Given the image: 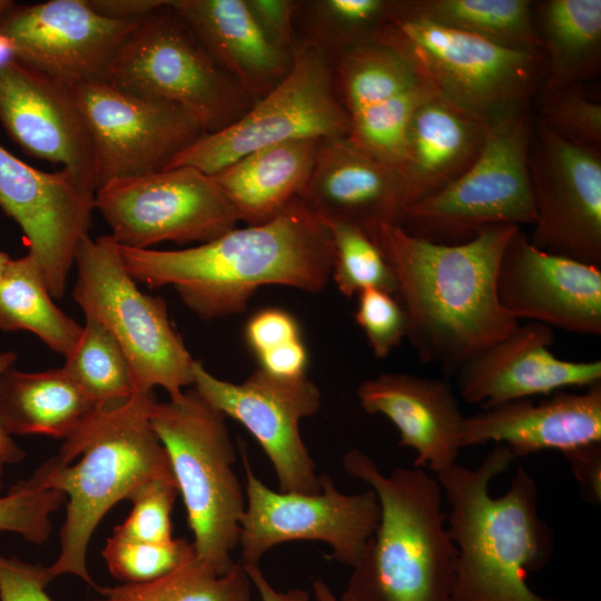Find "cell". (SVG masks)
I'll use <instances>...</instances> for the list:
<instances>
[{"instance_id": "cell-1", "label": "cell", "mask_w": 601, "mask_h": 601, "mask_svg": "<svg viewBox=\"0 0 601 601\" xmlns=\"http://www.w3.org/2000/svg\"><path fill=\"white\" fill-rule=\"evenodd\" d=\"M515 225L484 227L460 244H439L382 225L371 238L396 280L406 338L422 363L455 375L520 324L500 304L496 272Z\"/></svg>"}, {"instance_id": "cell-2", "label": "cell", "mask_w": 601, "mask_h": 601, "mask_svg": "<svg viewBox=\"0 0 601 601\" xmlns=\"http://www.w3.org/2000/svg\"><path fill=\"white\" fill-rule=\"evenodd\" d=\"M118 249L137 283L173 286L205 321L243 313L264 285L318 293L332 277L334 262L327 228L299 198L270 221L235 227L197 246L158 250L118 245Z\"/></svg>"}, {"instance_id": "cell-3", "label": "cell", "mask_w": 601, "mask_h": 601, "mask_svg": "<svg viewBox=\"0 0 601 601\" xmlns=\"http://www.w3.org/2000/svg\"><path fill=\"white\" fill-rule=\"evenodd\" d=\"M157 402L154 391H137L121 403L98 408L56 455L26 479L36 487L66 496L60 552L47 566L52 579L72 574L97 589L87 552L99 522L144 483L175 481L167 452L150 423Z\"/></svg>"}, {"instance_id": "cell-4", "label": "cell", "mask_w": 601, "mask_h": 601, "mask_svg": "<svg viewBox=\"0 0 601 601\" xmlns=\"http://www.w3.org/2000/svg\"><path fill=\"white\" fill-rule=\"evenodd\" d=\"M514 459L496 445L476 469L455 464L437 474L450 503L449 534L456 546V601H566L543 598L526 583L553 553L552 530L538 514L534 480L519 467L506 493L492 497V480Z\"/></svg>"}, {"instance_id": "cell-5", "label": "cell", "mask_w": 601, "mask_h": 601, "mask_svg": "<svg viewBox=\"0 0 601 601\" xmlns=\"http://www.w3.org/2000/svg\"><path fill=\"white\" fill-rule=\"evenodd\" d=\"M343 466L376 494L377 529L352 568L345 601H456V546L442 511V487L421 469L390 474L359 450L343 456Z\"/></svg>"}, {"instance_id": "cell-6", "label": "cell", "mask_w": 601, "mask_h": 601, "mask_svg": "<svg viewBox=\"0 0 601 601\" xmlns=\"http://www.w3.org/2000/svg\"><path fill=\"white\" fill-rule=\"evenodd\" d=\"M376 40L407 57L434 91L490 126L530 109L545 76L543 51L450 28L391 0Z\"/></svg>"}, {"instance_id": "cell-7", "label": "cell", "mask_w": 601, "mask_h": 601, "mask_svg": "<svg viewBox=\"0 0 601 601\" xmlns=\"http://www.w3.org/2000/svg\"><path fill=\"white\" fill-rule=\"evenodd\" d=\"M151 426L165 447L199 560L219 575L235 565L246 497L234 464L236 450L226 416L196 390L157 402Z\"/></svg>"}, {"instance_id": "cell-8", "label": "cell", "mask_w": 601, "mask_h": 601, "mask_svg": "<svg viewBox=\"0 0 601 601\" xmlns=\"http://www.w3.org/2000/svg\"><path fill=\"white\" fill-rule=\"evenodd\" d=\"M75 302L86 317L105 326L134 371L138 391L162 387L169 398L194 384L195 359L173 326L166 302L138 288L110 235L78 242L73 256Z\"/></svg>"}, {"instance_id": "cell-9", "label": "cell", "mask_w": 601, "mask_h": 601, "mask_svg": "<svg viewBox=\"0 0 601 601\" xmlns=\"http://www.w3.org/2000/svg\"><path fill=\"white\" fill-rule=\"evenodd\" d=\"M106 80L180 106L206 134L234 124L257 101L219 66L170 0L139 21Z\"/></svg>"}, {"instance_id": "cell-10", "label": "cell", "mask_w": 601, "mask_h": 601, "mask_svg": "<svg viewBox=\"0 0 601 601\" xmlns=\"http://www.w3.org/2000/svg\"><path fill=\"white\" fill-rule=\"evenodd\" d=\"M530 109L490 126L470 168L437 194L408 206L401 227L439 244H460L494 225H534L528 156Z\"/></svg>"}, {"instance_id": "cell-11", "label": "cell", "mask_w": 601, "mask_h": 601, "mask_svg": "<svg viewBox=\"0 0 601 601\" xmlns=\"http://www.w3.org/2000/svg\"><path fill=\"white\" fill-rule=\"evenodd\" d=\"M349 130L331 57L308 42L297 41L289 72L269 93L234 124L205 134L177 155L167 169L188 166L210 176L267 146L348 137Z\"/></svg>"}, {"instance_id": "cell-12", "label": "cell", "mask_w": 601, "mask_h": 601, "mask_svg": "<svg viewBox=\"0 0 601 601\" xmlns=\"http://www.w3.org/2000/svg\"><path fill=\"white\" fill-rule=\"evenodd\" d=\"M245 473L246 506L240 520L238 545L244 565L259 564L273 546L292 541L329 544V558L354 568L373 538L381 516L376 494L338 491L327 474H321L317 494L274 491L254 473L240 449Z\"/></svg>"}, {"instance_id": "cell-13", "label": "cell", "mask_w": 601, "mask_h": 601, "mask_svg": "<svg viewBox=\"0 0 601 601\" xmlns=\"http://www.w3.org/2000/svg\"><path fill=\"white\" fill-rule=\"evenodd\" d=\"M93 205L114 240L137 249L207 243L239 221L211 176L188 166L111 181L95 193Z\"/></svg>"}, {"instance_id": "cell-14", "label": "cell", "mask_w": 601, "mask_h": 601, "mask_svg": "<svg viewBox=\"0 0 601 601\" xmlns=\"http://www.w3.org/2000/svg\"><path fill=\"white\" fill-rule=\"evenodd\" d=\"M70 88L92 142L96 191L167 169L206 134L180 106L130 93L106 79Z\"/></svg>"}, {"instance_id": "cell-15", "label": "cell", "mask_w": 601, "mask_h": 601, "mask_svg": "<svg viewBox=\"0 0 601 601\" xmlns=\"http://www.w3.org/2000/svg\"><path fill=\"white\" fill-rule=\"evenodd\" d=\"M536 219L531 244L601 265V148L571 144L535 119L528 156Z\"/></svg>"}, {"instance_id": "cell-16", "label": "cell", "mask_w": 601, "mask_h": 601, "mask_svg": "<svg viewBox=\"0 0 601 601\" xmlns=\"http://www.w3.org/2000/svg\"><path fill=\"white\" fill-rule=\"evenodd\" d=\"M193 375L195 390L259 443L274 467L279 491H322L315 462L299 432L300 421L314 415L322 401L318 386L306 374L283 378L258 368L236 384L214 376L195 361Z\"/></svg>"}, {"instance_id": "cell-17", "label": "cell", "mask_w": 601, "mask_h": 601, "mask_svg": "<svg viewBox=\"0 0 601 601\" xmlns=\"http://www.w3.org/2000/svg\"><path fill=\"white\" fill-rule=\"evenodd\" d=\"M139 21L105 18L87 0L12 2L0 16V32L12 41L16 60L72 87L107 79L115 56Z\"/></svg>"}, {"instance_id": "cell-18", "label": "cell", "mask_w": 601, "mask_h": 601, "mask_svg": "<svg viewBox=\"0 0 601 601\" xmlns=\"http://www.w3.org/2000/svg\"><path fill=\"white\" fill-rule=\"evenodd\" d=\"M95 191L68 170L42 171L0 145V207L20 226L52 298H62Z\"/></svg>"}, {"instance_id": "cell-19", "label": "cell", "mask_w": 601, "mask_h": 601, "mask_svg": "<svg viewBox=\"0 0 601 601\" xmlns=\"http://www.w3.org/2000/svg\"><path fill=\"white\" fill-rule=\"evenodd\" d=\"M495 284L501 306L518 321L601 334V268L544 252L520 228L502 253Z\"/></svg>"}, {"instance_id": "cell-20", "label": "cell", "mask_w": 601, "mask_h": 601, "mask_svg": "<svg viewBox=\"0 0 601 601\" xmlns=\"http://www.w3.org/2000/svg\"><path fill=\"white\" fill-rule=\"evenodd\" d=\"M0 122L27 154L62 165L96 193L92 142L69 86L11 61L0 68Z\"/></svg>"}, {"instance_id": "cell-21", "label": "cell", "mask_w": 601, "mask_h": 601, "mask_svg": "<svg viewBox=\"0 0 601 601\" xmlns=\"http://www.w3.org/2000/svg\"><path fill=\"white\" fill-rule=\"evenodd\" d=\"M553 329L529 322L463 364L455 373L456 387L469 404L482 408L550 395L569 387L601 382V362H573L550 351Z\"/></svg>"}, {"instance_id": "cell-22", "label": "cell", "mask_w": 601, "mask_h": 601, "mask_svg": "<svg viewBox=\"0 0 601 601\" xmlns=\"http://www.w3.org/2000/svg\"><path fill=\"white\" fill-rule=\"evenodd\" d=\"M321 219L357 226L370 237L382 225H401L408 206L401 168L382 161L347 137L321 139L298 197Z\"/></svg>"}, {"instance_id": "cell-23", "label": "cell", "mask_w": 601, "mask_h": 601, "mask_svg": "<svg viewBox=\"0 0 601 601\" xmlns=\"http://www.w3.org/2000/svg\"><path fill=\"white\" fill-rule=\"evenodd\" d=\"M534 403L508 402L464 417L461 446L496 442L515 456L558 450L563 454L601 443V382L583 393L554 392Z\"/></svg>"}, {"instance_id": "cell-24", "label": "cell", "mask_w": 601, "mask_h": 601, "mask_svg": "<svg viewBox=\"0 0 601 601\" xmlns=\"http://www.w3.org/2000/svg\"><path fill=\"white\" fill-rule=\"evenodd\" d=\"M363 410L387 417L400 446L415 452L414 465L436 474L457 464L464 417L447 378L386 372L357 387Z\"/></svg>"}, {"instance_id": "cell-25", "label": "cell", "mask_w": 601, "mask_h": 601, "mask_svg": "<svg viewBox=\"0 0 601 601\" xmlns=\"http://www.w3.org/2000/svg\"><path fill=\"white\" fill-rule=\"evenodd\" d=\"M337 95L352 129H371L410 119L435 93L414 63L377 40L331 57Z\"/></svg>"}, {"instance_id": "cell-26", "label": "cell", "mask_w": 601, "mask_h": 601, "mask_svg": "<svg viewBox=\"0 0 601 601\" xmlns=\"http://www.w3.org/2000/svg\"><path fill=\"white\" fill-rule=\"evenodd\" d=\"M170 6L255 100L269 93L289 72L293 51L266 36L245 0H170Z\"/></svg>"}, {"instance_id": "cell-27", "label": "cell", "mask_w": 601, "mask_h": 601, "mask_svg": "<svg viewBox=\"0 0 601 601\" xmlns=\"http://www.w3.org/2000/svg\"><path fill=\"white\" fill-rule=\"evenodd\" d=\"M489 129L479 116L446 98L437 93L427 98L410 121L400 167L408 206L463 175L480 155Z\"/></svg>"}, {"instance_id": "cell-28", "label": "cell", "mask_w": 601, "mask_h": 601, "mask_svg": "<svg viewBox=\"0 0 601 601\" xmlns=\"http://www.w3.org/2000/svg\"><path fill=\"white\" fill-rule=\"evenodd\" d=\"M318 142V139H297L267 146L210 176L239 221L265 224L299 197Z\"/></svg>"}, {"instance_id": "cell-29", "label": "cell", "mask_w": 601, "mask_h": 601, "mask_svg": "<svg viewBox=\"0 0 601 601\" xmlns=\"http://www.w3.org/2000/svg\"><path fill=\"white\" fill-rule=\"evenodd\" d=\"M99 407L63 367L22 372L0 378V422L10 435L71 436Z\"/></svg>"}, {"instance_id": "cell-30", "label": "cell", "mask_w": 601, "mask_h": 601, "mask_svg": "<svg viewBox=\"0 0 601 601\" xmlns=\"http://www.w3.org/2000/svg\"><path fill=\"white\" fill-rule=\"evenodd\" d=\"M546 71L540 89L595 77L601 67V0L533 2Z\"/></svg>"}, {"instance_id": "cell-31", "label": "cell", "mask_w": 601, "mask_h": 601, "mask_svg": "<svg viewBox=\"0 0 601 601\" xmlns=\"http://www.w3.org/2000/svg\"><path fill=\"white\" fill-rule=\"evenodd\" d=\"M0 329L31 332L67 357L76 348L83 325L56 306L36 259L27 253L10 259L0 276Z\"/></svg>"}, {"instance_id": "cell-32", "label": "cell", "mask_w": 601, "mask_h": 601, "mask_svg": "<svg viewBox=\"0 0 601 601\" xmlns=\"http://www.w3.org/2000/svg\"><path fill=\"white\" fill-rule=\"evenodd\" d=\"M433 22L513 48L543 51L529 0H403Z\"/></svg>"}, {"instance_id": "cell-33", "label": "cell", "mask_w": 601, "mask_h": 601, "mask_svg": "<svg viewBox=\"0 0 601 601\" xmlns=\"http://www.w3.org/2000/svg\"><path fill=\"white\" fill-rule=\"evenodd\" d=\"M252 587L240 561L219 575L197 558L190 545L168 574L148 583L97 587L100 597L92 601H250Z\"/></svg>"}, {"instance_id": "cell-34", "label": "cell", "mask_w": 601, "mask_h": 601, "mask_svg": "<svg viewBox=\"0 0 601 601\" xmlns=\"http://www.w3.org/2000/svg\"><path fill=\"white\" fill-rule=\"evenodd\" d=\"M391 0H296L297 41L308 42L329 57L375 41Z\"/></svg>"}, {"instance_id": "cell-35", "label": "cell", "mask_w": 601, "mask_h": 601, "mask_svg": "<svg viewBox=\"0 0 601 601\" xmlns=\"http://www.w3.org/2000/svg\"><path fill=\"white\" fill-rule=\"evenodd\" d=\"M62 367L99 408L121 403L138 391L122 348L91 317H86L82 335Z\"/></svg>"}, {"instance_id": "cell-36", "label": "cell", "mask_w": 601, "mask_h": 601, "mask_svg": "<svg viewBox=\"0 0 601 601\" xmlns=\"http://www.w3.org/2000/svg\"><path fill=\"white\" fill-rule=\"evenodd\" d=\"M318 219L329 233L334 247L332 277L344 296L352 297L367 288L395 295L393 272L380 247L365 231L348 223Z\"/></svg>"}, {"instance_id": "cell-37", "label": "cell", "mask_w": 601, "mask_h": 601, "mask_svg": "<svg viewBox=\"0 0 601 601\" xmlns=\"http://www.w3.org/2000/svg\"><path fill=\"white\" fill-rule=\"evenodd\" d=\"M533 104L536 120L560 138L579 146L601 148V105L588 97L583 83L539 89Z\"/></svg>"}, {"instance_id": "cell-38", "label": "cell", "mask_w": 601, "mask_h": 601, "mask_svg": "<svg viewBox=\"0 0 601 601\" xmlns=\"http://www.w3.org/2000/svg\"><path fill=\"white\" fill-rule=\"evenodd\" d=\"M191 543L184 538L166 543H148L112 534L101 550L109 572L125 583L140 584L155 581L183 561Z\"/></svg>"}, {"instance_id": "cell-39", "label": "cell", "mask_w": 601, "mask_h": 601, "mask_svg": "<svg viewBox=\"0 0 601 601\" xmlns=\"http://www.w3.org/2000/svg\"><path fill=\"white\" fill-rule=\"evenodd\" d=\"M65 503L62 492L21 480L0 496V534L16 533L29 543L45 544L52 532L51 515Z\"/></svg>"}, {"instance_id": "cell-40", "label": "cell", "mask_w": 601, "mask_h": 601, "mask_svg": "<svg viewBox=\"0 0 601 601\" xmlns=\"http://www.w3.org/2000/svg\"><path fill=\"white\" fill-rule=\"evenodd\" d=\"M179 494L176 481L152 480L138 486L128 497L132 509L112 534L124 539L166 543L171 541V511Z\"/></svg>"}, {"instance_id": "cell-41", "label": "cell", "mask_w": 601, "mask_h": 601, "mask_svg": "<svg viewBox=\"0 0 601 601\" xmlns=\"http://www.w3.org/2000/svg\"><path fill=\"white\" fill-rule=\"evenodd\" d=\"M356 323L373 354L387 356L406 336V316L394 295L376 288L357 294Z\"/></svg>"}, {"instance_id": "cell-42", "label": "cell", "mask_w": 601, "mask_h": 601, "mask_svg": "<svg viewBox=\"0 0 601 601\" xmlns=\"http://www.w3.org/2000/svg\"><path fill=\"white\" fill-rule=\"evenodd\" d=\"M52 580L40 563L0 554V601H53L46 591Z\"/></svg>"}, {"instance_id": "cell-43", "label": "cell", "mask_w": 601, "mask_h": 601, "mask_svg": "<svg viewBox=\"0 0 601 601\" xmlns=\"http://www.w3.org/2000/svg\"><path fill=\"white\" fill-rule=\"evenodd\" d=\"M245 337L257 355L288 342L299 339L296 319L280 308H265L255 313L247 322Z\"/></svg>"}, {"instance_id": "cell-44", "label": "cell", "mask_w": 601, "mask_h": 601, "mask_svg": "<svg viewBox=\"0 0 601 601\" xmlns=\"http://www.w3.org/2000/svg\"><path fill=\"white\" fill-rule=\"evenodd\" d=\"M266 36L279 47L294 51L296 0H245Z\"/></svg>"}, {"instance_id": "cell-45", "label": "cell", "mask_w": 601, "mask_h": 601, "mask_svg": "<svg viewBox=\"0 0 601 601\" xmlns=\"http://www.w3.org/2000/svg\"><path fill=\"white\" fill-rule=\"evenodd\" d=\"M579 482L582 496L593 504L601 501V443L563 454Z\"/></svg>"}, {"instance_id": "cell-46", "label": "cell", "mask_w": 601, "mask_h": 601, "mask_svg": "<svg viewBox=\"0 0 601 601\" xmlns=\"http://www.w3.org/2000/svg\"><path fill=\"white\" fill-rule=\"evenodd\" d=\"M257 358L259 368L277 377L293 378L306 374L308 357L300 338L266 351Z\"/></svg>"}, {"instance_id": "cell-47", "label": "cell", "mask_w": 601, "mask_h": 601, "mask_svg": "<svg viewBox=\"0 0 601 601\" xmlns=\"http://www.w3.org/2000/svg\"><path fill=\"white\" fill-rule=\"evenodd\" d=\"M166 2L167 0H87L98 14L117 21L141 20Z\"/></svg>"}, {"instance_id": "cell-48", "label": "cell", "mask_w": 601, "mask_h": 601, "mask_svg": "<svg viewBox=\"0 0 601 601\" xmlns=\"http://www.w3.org/2000/svg\"><path fill=\"white\" fill-rule=\"evenodd\" d=\"M16 361L17 354L13 351L0 352V378L6 371L13 367ZM24 456V451L4 431L0 422V493L7 466L20 463Z\"/></svg>"}, {"instance_id": "cell-49", "label": "cell", "mask_w": 601, "mask_h": 601, "mask_svg": "<svg viewBox=\"0 0 601 601\" xmlns=\"http://www.w3.org/2000/svg\"><path fill=\"white\" fill-rule=\"evenodd\" d=\"M244 568L262 601H309L308 592L302 589H292L286 592L275 590L266 579L259 564L244 565Z\"/></svg>"}, {"instance_id": "cell-50", "label": "cell", "mask_w": 601, "mask_h": 601, "mask_svg": "<svg viewBox=\"0 0 601 601\" xmlns=\"http://www.w3.org/2000/svg\"><path fill=\"white\" fill-rule=\"evenodd\" d=\"M16 60V49L12 41L0 32V68Z\"/></svg>"}, {"instance_id": "cell-51", "label": "cell", "mask_w": 601, "mask_h": 601, "mask_svg": "<svg viewBox=\"0 0 601 601\" xmlns=\"http://www.w3.org/2000/svg\"><path fill=\"white\" fill-rule=\"evenodd\" d=\"M313 593L316 601H345L342 598L337 599L331 588L321 579L313 581Z\"/></svg>"}, {"instance_id": "cell-52", "label": "cell", "mask_w": 601, "mask_h": 601, "mask_svg": "<svg viewBox=\"0 0 601 601\" xmlns=\"http://www.w3.org/2000/svg\"><path fill=\"white\" fill-rule=\"evenodd\" d=\"M10 259L7 253L0 250V276Z\"/></svg>"}]
</instances>
